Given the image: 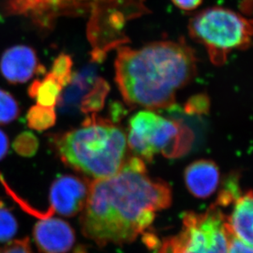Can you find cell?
Wrapping results in <instances>:
<instances>
[{"mask_svg":"<svg viewBox=\"0 0 253 253\" xmlns=\"http://www.w3.org/2000/svg\"><path fill=\"white\" fill-rule=\"evenodd\" d=\"M194 71L191 52L168 41L122 50L116 64L117 84L125 99L148 108L171 105L177 91L188 84Z\"/></svg>","mask_w":253,"mask_h":253,"instance_id":"cell-2","label":"cell"},{"mask_svg":"<svg viewBox=\"0 0 253 253\" xmlns=\"http://www.w3.org/2000/svg\"><path fill=\"white\" fill-rule=\"evenodd\" d=\"M227 217L213 204L205 212H187L178 235L182 253H228Z\"/></svg>","mask_w":253,"mask_h":253,"instance_id":"cell-5","label":"cell"},{"mask_svg":"<svg viewBox=\"0 0 253 253\" xmlns=\"http://www.w3.org/2000/svg\"><path fill=\"white\" fill-rule=\"evenodd\" d=\"M228 253H253V247L249 246L235 236L227 225Z\"/></svg>","mask_w":253,"mask_h":253,"instance_id":"cell-18","label":"cell"},{"mask_svg":"<svg viewBox=\"0 0 253 253\" xmlns=\"http://www.w3.org/2000/svg\"><path fill=\"white\" fill-rule=\"evenodd\" d=\"M62 89V86L59 82L51 73H48L43 81L36 80L32 82L29 86L28 93L30 97L36 99L38 105L55 108Z\"/></svg>","mask_w":253,"mask_h":253,"instance_id":"cell-12","label":"cell"},{"mask_svg":"<svg viewBox=\"0 0 253 253\" xmlns=\"http://www.w3.org/2000/svg\"><path fill=\"white\" fill-rule=\"evenodd\" d=\"M20 114L19 104L7 91L0 88V125L14 122Z\"/></svg>","mask_w":253,"mask_h":253,"instance_id":"cell-14","label":"cell"},{"mask_svg":"<svg viewBox=\"0 0 253 253\" xmlns=\"http://www.w3.org/2000/svg\"><path fill=\"white\" fill-rule=\"evenodd\" d=\"M33 236L42 253H67L76 241L74 230L68 223L46 215L34 227Z\"/></svg>","mask_w":253,"mask_h":253,"instance_id":"cell-9","label":"cell"},{"mask_svg":"<svg viewBox=\"0 0 253 253\" xmlns=\"http://www.w3.org/2000/svg\"><path fill=\"white\" fill-rule=\"evenodd\" d=\"M72 58L65 53H61L60 55L57 56L53 62L50 73L62 87L67 86L72 80Z\"/></svg>","mask_w":253,"mask_h":253,"instance_id":"cell-16","label":"cell"},{"mask_svg":"<svg viewBox=\"0 0 253 253\" xmlns=\"http://www.w3.org/2000/svg\"><path fill=\"white\" fill-rule=\"evenodd\" d=\"M128 143L139 158L151 162L162 153L168 158H176L189 153L194 143L191 129L176 121L160 115L142 111L129 120Z\"/></svg>","mask_w":253,"mask_h":253,"instance_id":"cell-4","label":"cell"},{"mask_svg":"<svg viewBox=\"0 0 253 253\" xmlns=\"http://www.w3.org/2000/svg\"><path fill=\"white\" fill-rule=\"evenodd\" d=\"M158 253H182L181 247L177 236L166 239Z\"/></svg>","mask_w":253,"mask_h":253,"instance_id":"cell-20","label":"cell"},{"mask_svg":"<svg viewBox=\"0 0 253 253\" xmlns=\"http://www.w3.org/2000/svg\"><path fill=\"white\" fill-rule=\"evenodd\" d=\"M17 222L11 211L0 199V243L7 242L15 236Z\"/></svg>","mask_w":253,"mask_h":253,"instance_id":"cell-15","label":"cell"},{"mask_svg":"<svg viewBox=\"0 0 253 253\" xmlns=\"http://www.w3.org/2000/svg\"><path fill=\"white\" fill-rule=\"evenodd\" d=\"M171 202L166 182L148 176L139 157L127 158L117 174L89 184L81 216L82 233L99 246L129 244Z\"/></svg>","mask_w":253,"mask_h":253,"instance_id":"cell-1","label":"cell"},{"mask_svg":"<svg viewBox=\"0 0 253 253\" xmlns=\"http://www.w3.org/2000/svg\"><path fill=\"white\" fill-rule=\"evenodd\" d=\"M9 148V141L4 132L0 129V161L7 155V151Z\"/></svg>","mask_w":253,"mask_h":253,"instance_id":"cell-23","label":"cell"},{"mask_svg":"<svg viewBox=\"0 0 253 253\" xmlns=\"http://www.w3.org/2000/svg\"><path fill=\"white\" fill-rule=\"evenodd\" d=\"M172 2L181 9L191 11L197 8L202 3L203 0H172Z\"/></svg>","mask_w":253,"mask_h":253,"instance_id":"cell-21","label":"cell"},{"mask_svg":"<svg viewBox=\"0 0 253 253\" xmlns=\"http://www.w3.org/2000/svg\"><path fill=\"white\" fill-rule=\"evenodd\" d=\"M0 253H34L28 238L15 240L0 247Z\"/></svg>","mask_w":253,"mask_h":253,"instance_id":"cell-19","label":"cell"},{"mask_svg":"<svg viewBox=\"0 0 253 253\" xmlns=\"http://www.w3.org/2000/svg\"><path fill=\"white\" fill-rule=\"evenodd\" d=\"M15 151L23 157L33 156L38 148V140L33 134L24 132L17 137L13 143Z\"/></svg>","mask_w":253,"mask_h":253,"instance_id":"cell-17","label":"cell"},{"mask_svg":"<svg viewBox=\"0 0 253 253\" xmlns=\"http://www.w3.org/2000/svg\"><path fill=\"white\" fill-rule=\"evenodd\" d=\"M208 109V103L205 99L201 98L198 100H194L193 103H189V107L187 110H189V113H202L205 112Z\"/></svg>","mask_w":253,"mask_h":253,"instance_id":"cell-22","label":"cell"},{"mask_svg":"<svg viewBox=\"0 0 253 253\" xmlns=\"http://www.w3.org/2000/svg\"><path fill=\"white\" fill-rule=\"evenodd\" d=\"M53 143L62 163L95 179L117 174L127 159L124 132L94 117L86 119L78 129L57 135Z\"/></svg>","mask_w":253,"mask_h":253,"instance_id":"cell-3","label":"cell"},{"mask_svg":"<svg viewBox=\"0 0 253 253\" xmlns=\"http://www.w3.org/2000/svg\"><path fill=\"white\" fill-rule=\"evenodd\" d=\"M184 181L194 196L209 198L215 193L220 183L219 168L212 161H195L185 169Z\"/></svg>","mask_w":253,"mask_h":253,"instance_id":"cell-10","label":"cell"},{"mask_svg":"<svg viewBox=\"0 0 253 253\" xmlns=\"http://www.w3.org/2000/svg\"><path fill=\"white\" fill-rule=\"evenodd\" d=\"M34 48L15 45L7 48L0 59V72L11 84H23L36 74L44 73Z\"/></svg>","mask_w":253,"mask_h":253,"instance_id":"cell-8","label":"cell"},{"mask_svg":"<svg viewBox=\"0 0 253 253\" xmlns=\"http://www.w3.org/2000/svg\"><path fill=\"white\" fill-rule=\"evenodd\" d=\"M231 215L227 217V225L240 240L253 247V192L249 190L234 202Z\"/></svg>","mask_w":253,"mask_h":253,"instance_id":"cell-11","label":"cell"},{"mask_svg":"<svg viewBox=\"0 0 253 253\" xmlns=\"http://www.w3.org/2000/svg\"><path fill=\"white\" fill-rule=\"evenodd\" d=\"M55 108H46L37 104L29 109L27 115V126L31 129L43 131L50 129L56 123Z\"/></svg>","mask_w":253,"mask_h":253,"instance_id":"cell-13","label":"cell"},{"mask_svg":"<svg viewBox=\"0 0 253 253\" xmlns=\"http://www.w3.org/2000/svg\"><path fill=\"white\" fill-rule=\"evenodd\" d=\"M89 183L79 177L66 174L54 180L50 189V211L64 216L81 212L88 197Z\"/></svg>","mask_w":253,"mask_h":253,"instance_id":"cell-7","label":"cell"},{"mask_svg":"<svg viewBox=\"0 0 253 253\" xmlns=\"http://www.w3.org/2000/svg\"><path fill=\"white\" fill-rule=\"evenodd\" d=\"M194 35L206 44L220 50L241 46L249 40V26L236 12L212 7L201 12L192 22Z\"/></svg>","mask_w":253,"mask_h":253,"instance_id":"cell-6","label":"cell"}]
</instances>
